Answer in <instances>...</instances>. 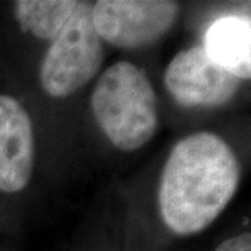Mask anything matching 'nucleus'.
<instances>
[{
	"label": "nucleus",
	"mask_w": 251,
	"mask_h": 251,
	"mask_svg": "<svg viewBox=\"0 0 251 251\" xmlns=\"http://www.w3.org/2000/svg\"><path fill=\"white\" fill-rule=\"evenodd\" d=\"M215 251H251V233L236 234L222 242Z\"/></svg>",
	"instance_id": "9"
},
{
	"label": "nucleus",
	"mask_w": 251,
	"mask_h": 251,
	"mask_svg": "<svg viewBox=\"0 0 251 251\" xmlns=\"http://www.w3.org/2000/svg\"><path fill=\"white\" fill-rule=\"evenodd\" d=\"M240 163L222 137L186 135L172 147L158 184V211L177 236H191L215 222L240 184Z\"/></svg>",
	"instance_id": "1"
},
{
	"label": "nucleus",
	"mask_w": 251,
	"mask_h": 251,
	"mask_svg": "<svg viewBox=\"0 0 251 251\" xmlns=\"http://www.w3.org/2000/svg\"><path fill=\"white\" fill-rule=\"evenodd\" d=\"M202 48L239 80H251V16L227 14L206 28Z\"/></svg>",
	"instance_id": "7"
},
{
	"label": "nucleus",
	"mask_w": 251,
	"mask_h": 251,
	"mask_svg": "<svg viewBox=\"0 0 251 251\" xmlns=\"http://www.w3.org/2000/svg\"><path fill=\"white\" fill-rule=\"evenodd\" d=\"M90 109L100 133L119 151H140L158 134L156 91L145 70L133 62L119 60L100 72L91 91Z\"/></svg>",
	"instance_id": "2"
},
{
	"label": "nucleus",
	"mask_w": 251,
	"mask_h": 251,
	"mask_svg": "<svg viewBox=\"0 0 251 251\" xmlns=\"http://www.w3.org/2000/svg\"><path fill=\"white\" fill-rule=\"evenodd\" d=\"M78 4V0H18L14 1V18L23 32L49 44L62 32Z\"/></svg>",
	"instance_id": "8"
},
{
	"label": "nucleus",
	"mask_w": 251,
	"mask_h": 251,
	"mask_svg": "<svg viewBox=\"0 0 251 251\" xmlns=\"http://www.w3.org/2000/svg\"><path fill=\"white\" fill-rule=\"evenodd\" d=\"M91 9L92 3L80 1L62 32L48 44L39 84L49 98H70L100 74L105 44L94 28Z\"/></svg>",
	"instance_id": "3"
},
{
	"label": "nucleus",
	"mask_w": 251,
	"mask_h": 251,
	"mask_svg": "<svg viewBox=\"0 0 251 251\" xmlns=\"http://www.w3.org/2000/svg\"><path fill=\"white\" fill-rule=\"evenodd\" d=\"M242 81L214 62L202 45L190 46L172 57L163 73L165 90L187 109L224 106L236 97Z\"/></svg>",
	"instance_id": "5"
},
{
	"label": "nucleus",
	"mask_w": 251,
	"mask_h": 251,
	"mask_svg": "<svg viewBox=\"0 0 251 251\" xmlns=\"http://www.w3.org/2000/svg\"><path fill=\"white\" fill-rule=\"evenodd\" d=\"M35 133L32 119L11 95H0V191L27 188L35 169Z\"/></svg>",
	"instance_id": "6"
},
{
	"label": "nucleus",
	"mask_w": 251,
	"mask_h": 251,
	"mask_svg": "<svg viewBox=\"0 0 251 251\" xmlns=\"http://www.w3.org/2000/svg\"><path fill=\"white\" fill-rule=\"evenodd\" d=\"M180 4L171 0H99L92 24L105 45L137 52L159 44L172 31Z\"/></svg>",
	"instance_id": "4"
}]
</instances>
